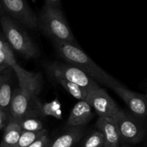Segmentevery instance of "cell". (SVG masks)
<instances>
[{
    "mask_svg": "<svg viewBox=\"0 0 147 147\" xmlns=\"http://www.w3.org/2000/svg\"><path fill=\"white\" fill-rule=\"evenodd\" d=\"M18 80L19 87L13 90L10 106V117L20 120L26 116L41 115V104L37 95L42 88L40 74L27 71L18 64L12 66Z\"/></svg>",
    "mask_w": 147,
    "mask_h": 147,
    "instance_id": "cell-1",
    "label": "cell"
},
{
    "mask_svg": "<svg viewBox=\"0 0 147 147\" xmlns=\"http://www.w3.org/2000/svg\"><path fill=\"white\" fill-rule=\"evenodd\" d=\"M56 53L67 63L78 67L97 83L113 88L120 84L113 77L95 63L74 43L53 40Z\"/></svg>",
    "mask_w": 147,
    "mask_h": 147,
    "instance_id": "cell-2",
    "label": "cell"
},
{
    "mask_svg": "<svg viewBox=\"0 0 147 147\" xmlns=\"http://www.w3.org/2000/svg\"><path fill=\"white\" fill-rule=\"evenodd\" d=\"M38 27L52 40L76 44L61 8L44 4L38 17Z\"/></svg>",
    "mask_w": 147,
    "mask_h": 147,
    "instance_id": "cell-3",
    "label": "cell"
},
{
    "mask_svg": "<svg viewBox=\"0 0 147 147\" xmlns=\"http://www.w3.org/2000/svg\"><path fill=\"white\" fill-rule=\"evenodd\" d=\"M0 24L9 45L26 59L37 57V46L20 24L8 15H1Z\"/></svg>",
    "mask_w": 147,
    "mask_h": 147,
    "instance_id": "cell-4",
    "label": "cell"
},
{
    "mask_svg": "<svg viewBox=\"0 0 147 147\" xmlns=\"http://www.w3.org/2000/svg\"><path fill=\"white\" fill-rule=\"evenodd\" d=\"M112 119L115 121L122 142L133 144L142 140L146 134V128L141 119L120 109Z\"/></svg>",
    "mask_w": 147,
    "mask_h": 147,
    "instance_id": "cell-5",
    "label": "cell"
},
{
    "mask_svg": "<svg viewBox=\"0 0 147 147\" xmlns=\"http://www.w3.org/2000/svg\"><path fill=\"white\" fill-rule=\"evenodd\" d=\"M48 71L54 78H59L73 82L89 90L99 87V85L84 72L69 63L59 61L48 62L46 64Z\"/></svg>",
    "mask_w": 147,
    "mask_h": 147,
    "instance_id": "cell-6",
    "label": "cell"
},
{
    "mask_svg": "<svg viewBox=\"0 0 147 147\" xmlns=\"http://www.w3.org/2000/svg\"><path fill=\"white\" fill-rule=\"evenodd\" d=\"M3 12L29 29L38 27V17L26 0H0Z\"/></svg>",
    "mask_w": 147,
    "mask_h": 147,
    "instance_id": "cell-7",
    "label": "cell"
},
{
    "mask_svg": "<svg viewBox=\"0 0 147 147\" xmlns=\"http://www.w3.org/2000/svg\"><path fill=\"white\" fill-rule=\"evenodd\" d=\"M86 100L99 117L112 118L120 110L112 98L100 86L89 90Z\"/></svg>",
    "mask_w": 147,
    "mask_h": 147,
    "instance_id": "cell-8",
    "label": "cell"
},
{
    "mask_svg": "<svg viewBox=\"0 0 147 147\" xmlns=\"http://www.w3.org/2000/svg\"><path fill=\"white\" fill-rule=\"evenodd\" d=\"M112 90L125 102L133 115L141 120L147 117V98L145 96L128 90L121 84L115 86Z\"/></svg>",
    "mask_w": 147,
    "mask_h": 147,
    "instance_id": "cell-9",
    "label": "cell"
},
{
    "mask_svg": "<svg viewBox=\"0 0 147 147\" xmlns=\"http://www.w3.org/2000/svg\"><path fill=\"white\" fill-rule=\"evenodd\" d=\"M96 127L104 135L105 143L103 147H119L120 136L115 122L112 118L99 117Z\"/></svg>",
    "mask_w": 147,
    "mask_h": 147,
    "instance_id": "cell-10",
    "label": "cell"
},
{
    "mask_svg": "<svg viewBox=\"0 0 147 147\" xmlns=\"http://www.w3.org/2000/svg\"><path fill=\"white\" fill-rule=\"evenodd\" d=\"M93 117L92 108L86 100H79L72 109L67 120L69 126H83Z\"/></svg>",
    "mask_w": 147,
    "mask_h": 147,
    "instance_id": "cell-11",
    "label": "cell"
},
{
    "mask_svg": "<svg viewBox=\"0 0 147 147\" xmlns=\"http://www.w3.org/2000/svg\"><path fill=\"white\" fill-rule=\"evenodd\" d=\"M84 135L82 126H70L66 131L53 141H50L47 147H73Z\"/></svg>",
    "mask_w": 147,
    "mask_h": 147,
    "instance_id": "cell-12",
    "label": "cell"
},
{
    "mask_svg": "<svg viewBox=\"0 0 147 147\" xmlns=\"http://www.w3.org/2000/svg\"><path fill=\"white\" fill-rule=\"evenodd\" d=\"M22 131L18 121L10 117L8 123L4 127V134H3L2 140L0 144V146H15V145L18 142Z\"/></svg>",
    "mask_w": 147,
    "mask_h": 147,
    "instance_id": "cell-13",
    "label": "cell"
},
{
    "mask_svg": "<svg viewBox=\"0 0 147 147\" xmlns=\"http://www.w3.org/2000/svg\"><path fill=\"white\" fill-rule=\"evenodd\" d=\"M12 67H8L4 71V82L0 92V110L10 113V106L13 94L11 71Z\"/></svg>",
    "mask_w": 147,
    "mask_h": 147,
    "instance_id": "cell-14",
    "label": "cell"
},
{
    "mask_svg": "<svg viewBox=\"0 0 147 147\" xmlns=\"http://www.w3.org/2000/svg\"><path fill=\"white\" fill-rule=\"evenodd\" d=\"M54 79L74 98L79 100H86L88 95V90L86 88L65 79L59 78Z\"/></svg>",
    "mask_w": 147,
    "mask_h": 147,
    "instance_id": "cell-15",
    "label": "cell"
},
{
    "mask_svg": "<svg viewBox=\"0 0 147 147\" xmlns=\"http://www.w3.org/2000/svg\"><path fill=\"white\" fill-rule=\"evenodd\" d=\"M40 111H41V115L43 116H52L57 119H62L61 104L57 98L50 102L42 103Z\"/></svg>",
    "mask_w": 147,
    "mask_h": 147,
    "instance_id": "cell-16",
    "label": "cell"
},
{
    "mask_svg": "<svg viewBox=\"0 0 147 147\" xmlns=\"http://www.w3.org/2000/svg\"><path fill=\"white\" fill-rule=\"evenodd\" d=\"M18 122L23 131H39L44 129L43 123L36 116H26L18 120Z\"/></svg>",
    "mask_w": 147,
    "mask_h": 147,
    "instance_id": "cell-17",
    "label": "cell"
},
{
    "mask_svg": "<svg viewBox=\"0 0 147 147\" xmlns=\"http://www.w3.org/2000/svg\"><path fill=\"white\" fill-rule=\"evenodd\" d=\"M15 63H17V62L10 45L0 41V65L12 67Z\"/></svg>",
    "mask_w": 147,
    "mask_h": 147,
    "instance_id": "cell-18",
    "label": "cell"
},
{
    "mask_svg": "<svg viewBox=\"0 0 147 147\" xmlns=\"http://www.w3.org/2000/svg\"><path fill=\"white\" fill-rule=\"evenodd\" d=\"M47 133V131L43 129L39 131H22L18 142L14 147H27L37 140L39 137Z\"/></svg>",
    "mask_w": 147,
    "mask_h": 147,
    "instance_id": "cell-19",
    "label": "cell"
},
{
    "mask_svg": "<svg viewBox=\"0 0 147 147\" xmlns=\"http://www.w3.org/2000/svg\"><path fill=\"white\" fill-rule=\"evenodd\" d=\"M105 143L104 135L99 130L91 133L84 141L82 147H103Z\"/></svg>",
    "mask_w": 147,
    "mask_h": 147,
    "instance_id": "cell-20",
    "label": "cell"
},
{
    "mask_svg": "<svg viewBox=\"0 0 147 147\" xmlns=\"http://www.w3.org/2000/svg\"><path fill=\"white\" fill-rule=\"evenodd\" d=\"M50 141L48 134L46 133L27 147H47Z\"/></svg>",
    "mask_w": 147,
    "mask_h": 147,
    "instance_id": "cell-21",
    "label": "cell"
},
{
    "mask_svg": "<svg viewBox=\"0 0 147 147\" xmlns=\"http://www.w3.org/2000/svg\"><path fill=\"white\" fill-rule=\"evenodd\" d=\"M10 119V114L5 111L0 110V129L7 126Z\"/></svg>",
    "mask_w": 147,
    "mask_h": 147,
    "instance_id": "cell-22",
    "label": "cell"
},
{
    "mask_svg": "<svg viewBox=\"0 0 147 147\" xmlns=\"http://www.w3.org/2000/svg\"><path fill=\"white\" fill-rule=\"evenodd\" d=\"M45 4L57 8H61V0H45Z\"/></svg>",
    "mask_w": 147,
    "mask_h": 147,
    "instance_id": "cell-23",
    "label": "cell"
},
{
    "mask_svg": "<svg viewBox=\"0 0 147 147\" xmlns=\"http://www.w3.org/2000/svg\"><path fill=\"white\" fill-rule=\"evenodd\" d=\"M4 71L0 73V92H1V86H2L3 82H4Z\"/></svg>",
    "mask_w": 147,
    "mask_h": 147,
    "instance_id": "cell-24",
    "label": "cell"
},
{
    "mask_svg": "<svg viewBox=\"0 0 147 147\" xmlns=\"http://www.w3.org/2000/svg\"><path fill=\"white\" fill-rule=\"evenodd\" d=\"M8 67H10V66H7V65H0V73H2V72L4 71V70H6V69H7Z\"/></svg>",
    "mask_w": 147,
    "mask_h": 147,
    "instance_id": "cell-25",
    "label": "cell"
},
{
    "mask_svg": "<svg viewBox=\"0 0 147 147\" xmlns=\"http://www.w3.org/2000/svg\"><path fill=\"white\" fill-rule=\"evenodd\" d=\"M3 13V10H2V7H1V2H0V15Z\"/></svg>",
    "mask_w": 147,
    "mask_h": 147,
    "instance_id": "cell-26",
    "label": "cell"
},
{
    "mask_svg": "<svg viewBox=\"0 0 147 147\" xmlns=\"http://www.w3.org/2000/svg\"><path fill=\"white\" fill-rule=\"evenodd\" d=\"M145 97L146 98H147V90H146V93H145Z\"/></svg>",
    "mask_w": 147,
    "mask_h": 147,
    "instance_id": "cell-27",
    "label": "cell"
},
{
    "mask_svg": "<svg viewBox=\"0 0 147 147\" xmlns=\"http://www.w3.org/2000/svg\"><path fill=\"white\" fill-rule=\"evenodd\" d=\"M122 147H128V146H122Z\"/></svg>",
    "mask_w": 147,
    "mask_h": 147,
    "instance_id": "cell-28",
    "label": "cell"
},
{
    "mask_svg": "<svg viewBox=\"0 0 147 147\" xmlns=\"http://www.w3.org/2000/svg\"><path fill=\"white\" fill-rule=\"evenodd\" d=\"M0 147H1V146H0Z\"/></svg>",
    "mask_w": 147,
    "mask_h": 147,
    "instance_id": "cell-29",
    "label": "cell"
}]
</instances>
